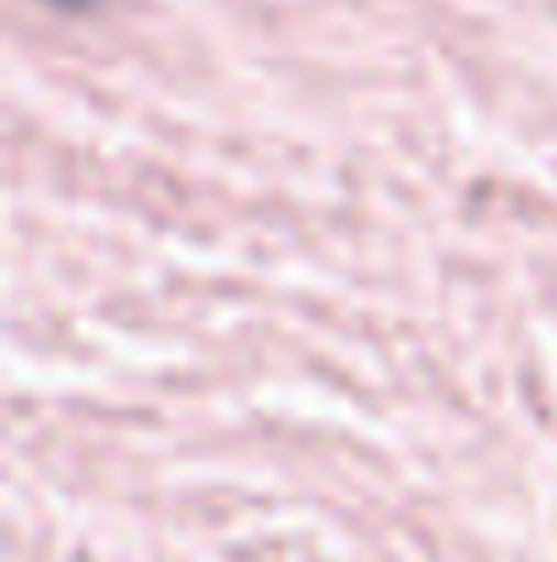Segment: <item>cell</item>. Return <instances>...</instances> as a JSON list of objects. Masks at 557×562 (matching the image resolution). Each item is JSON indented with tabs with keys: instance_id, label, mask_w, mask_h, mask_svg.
Returning a JSON list of instances; mask_svg holds the SVG:
<instances>
[{
	"instance_id": "obj_1",
	"label": "cell",
	"mask_w": 557,
	"mask_h": 562,
	"mask_svg": "<svg viewBox=\"0 0 557 562\" xmlns=\"http://www.w3.org/2000/svg\"><path fill=\"white\" fill-rule=\"evenodd\" d=\"M55 5H88V0H55Z\"/></svg>"
}]
</instances>
